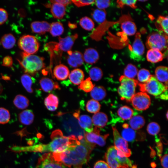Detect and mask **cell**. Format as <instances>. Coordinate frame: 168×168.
Masks as SVG:
<instances>
[{"mask_svg": "<svg viewBox=\"0 0 168 168\" xmlns=\"http://www.w3.org/2000/svg\"><path fill=\"white\" fill-rule=\"evenodd\" d=\"M96 145L86 142L81 135L65 151L52 153L54 158L66 166L72 168H82L88 162L90 154Z\"/></svg>", "mask_w": 168, "mask_h": 168, "instance_id": "obj_1", "label": "cell"}, {"mask_svg": "<svg viewBox=\"0 0 168 168\" xmlns=\"http://www.w3.org/2000/svg\"><path fill=\"white\" fill-rule=\"evenodd\" d=\"M51 141L47 144H40L35 147V152L60 153L66 150L74 143L77 138L74 135L68 137L63 135L62 131L57 129L54 130L51 135Z\"/></svg>", "mask_w": 168, "mask_h": 168, "instance_id": "obj_2", "label": "cell"}, {"mask_svg": "<svg viewBox=\"0 0 168 168\" xmlns=\"http://www.w3.org/2000/svg\"><path fill=\"white\" fill-rule=\"evenodd\" d=\"M109 168H133L131 161L113 146L109 147L105 155Z\"/></svg>", "mask_w": 168, "mask_h": 168, "instance_id": "obj_3", "label": "cell"}, {"mask_svg": "<svg viewBox=\"0 0 168 168\" xmlns=\"http://www.w3.org/2000/svg\"><path fill=\"white\" fill-rule=\"evenodd\" d=\"M21 55V59L17 60L25 74L34 76L45 67L43 57L23 52Z\"/></svg>", "mask_w": 168, "mask_h": 168, "instance_id": "obj_4", "label": "cell"}, {"mask_svg": "<svg viewBox=\"0 0 168 168\" xmlns=\"http://www.w3.org/2000/svg\"><path fill=\"white\" fill-rule=\"evenodd\" d=\"M120 84L118 89V93L122 100L130 102L135 94L136 87L138 84L137 80L128 78L124 75L119 78Z\"/></svg>", "mask_w": 168, "mask_h": 168, "instance_id": "obj_5", "label": "cell"}, {"mask_svg": "<svg viewBox=\"0 0 168 168\" xmlns=\"http://www.w3.org/2000/svg\"><path fill=\"white\" fill-rule=\"evenodd\" d=\"M146 44L149 49L167 51L168 35L159 30L153 32L148 36Z\"/></svg>", "mask_w": 168, "mask_h": 168, "instance_id": "obj_6", "label": "cell"}, {"mask_svg": "<svg viewBox=\"0 0 168 168\" xmlns=\"http://www.w3.org/2000/svg\"><path fill=\"white\" fill-rule=\"evenodd\" d=\"M140 90L157 97L167 90V87L159 81L154 75H152L148 80L144 83L138 84Z\"/></svg>", "mask_w": 168, "mask_h": 168, "instance_id": "obj_7", "label": "cell"}, {"mask_svg": "<svg viewBox=\"0 0 168 168\" xmlns=\"http://www.w3.org/2000/svg\"><path fill=\"white\" fill-rule=\"evenodd\" d=\"M18 44L19 48L23 52L29 54L35 53L38 50L40 44L37 39L34 36L25 35L19 39Z\"/></svg>", "mask_w": 168, "mask_h": 168, "instance_id": "obj_8", "label": "cell"}, {"mask_svg": "<svg viewBox=\"0 0 168 168\" xmlns=\"http://www.w3.org/2000/svg\"><path fill=\"white\" fill-rule=\"evenodd\" d=\"M36 168H70L55 160L52 153H45L38 159Z\"/></svg>", "mask_w": 168, "mask_h": 168, "instance_id": "obj_9", "label": "cell"}, {"mask_svg": "<svg viewBox=\"0 0 168 168\" xmlns=\"http://www.w3.org/2000/svg\"><path fill=\"white\" fill-rule=\"evenodd\" d=\"M130 102L133 108L138 111L146 110L151 104L149 96L147 93L142 92L135 93L132 98Z\"/></svg>", "mask_w": 168, "mask_h": 168, "instance_id": "obj_10", "label": "cell"}, {"mask_svg": "<svg viewBox=\"0 0 168 168\" xmlns=\"http://www.w3.org/2000/svg\"><path fill=\"white\" fill-rule=\"evenodd\" d=\"M100 133V130L95 127L93 128L92 131L85 133L84 137V139L88 143L103 147L105 144L106 140L109 135H101Z\"/></svg>", "mask_w": 168, "mask_h": 168, "instance_id": "obj_11", "label": "cell"}, {"mask_svg": "<svg viewBox=\"0 0 168 168\" xmlns=\"http://www.w3.org/2000/svg\"><path fill=\"white\" fill-rule=\"evenodd\" d=\"M113 131L114 146L120 152L126 156L129 157L131 154V152L128 148L127 142L120 135L116 128L112 127Z\"/></svg>", "mask_w": 168, "mask_h": 168, "instance_id": "obj_12", "label": "cell"}, {"mask_svg": "<svg viewBox=\"0 0 168 168\" xmlns=\"http://www.w3.org/2000/svg\"><path fill=\"white\" fill-rule=\"evenodd\" d=\"M130 49L131 57L137 61L141 60L142 56L144 53L145 47L141 40V35L139 32L136 33L132 46Z\"/></svg>", "mask_w": 168, "mask_h": 168, "instance_id": "obj_13", "label": "cell"}, {"mask_svg": "<svg viewBox=\"0 0 168 168\" xmlns=\"http://www.w3.org/2000/svg\"><path fill=\"white\" fill-rule=\"evenodd\" d=\"M78 35L75 34L64 38L59 37V43H58V48L61 50L68 52L71 50L75 41L77 38Z\"/></svg>", "mask_w": 168, "mask_h": 168, "instance_id": "obj_14", "label": "cell"}, {"mask_svg": "<svg viewBox=\"0 0 168 168\" xmlns=\"http://www.w3.org/2000/svg\"><path fill=\"white\" fill-rule=\"evenodd\" d=\"M68 55L67 58L68 64L73 68H77L82 65L84 62L83 55L77 51H68Z\"/></svg>", "mask_w": 168, "mask_h": 168, "instance_id": "obj_15", "label": "cell"}, {"mask_svg": "<svg viewBox=\"0 0 168 168\" xmlns=\"http://www.w3.org/2000/svg\"><path fill=\"white\" fill-rule=\"evenodd\" d=\"M73 116L77 119L80 126L86 132L89 133L92 131L94 128L92 119L90 116L86 114L80 116L78 111L74 113Z\"/></svg>", "mask_w": 168, "mask_h": 168, "instance_id": "obj_16", "label": "cell"}, {"mask_svg": "<svg viewBox=\"0 0 168 168\" xmlns=\"http://www.w3.org/2000/svg\"><path fill=\"white\" fill-rule=\"evenodd\" d=\"M39 84L41 89L46 92H51L54 90L60 89L58 82L47 77L41 78L39 81Z\"/></svg>", "mask_w": 168, "mask_h": 168, "instance_id": "obj_17", "label": "cell"}, {"mask_svg": "<svg viewBox=\"0 0 168 168\" xmlns=\"http://www.w3.org/2000/svg\"><path fill=\"white\" fill-rule=\"evenodd\" d=\"M50 24L45 21H35L31 23L30 26L32 31L40 35L44 34L49 31Z\"/></svg>", "mask_w": 168, "mask_h": 168, "instance_id": "obj_18", "label": "cell"}, {"mask_svg": "<svg viewBox=\"0 0 168 168\" xmlns=\"http://www.w3.org/2000/svg\"><path fill=\"white\" fill-rule=\"evenodd\" d=\"M69 71L68 68L63 64H59L56 66L53 70L54 77L58 80H66L68 77Z\"/></svg>", "mask_w": 168, "mask_h": 168, "instance_id": "obj_19", "label": "cell"}, {"mask_svg": "<svg viewBox=\"0 0 168 168\" xmlns=\"http://www.w3.org/2000/svg\"><path fill=\"white\" fill-rule=\"evenodd\" d=\"M99 58V54L97 50L91 48L86 49L83 55L84 61L90 64L96 63Z\"/></svg>", "mask_w": 168, "mask_h": 168, "instance_id": "obj_20", "label": "cell"}, {"mask_svg": "<svg viewBox=\"0 0 168 168\" xmlns=\"http://www.w3.org/2000/svg\"><path fill=\"white\" fill-rule=\"evenodd\" d=\"M93 124L97 128L104 127L108 121L107 115L102 112H98L95 114L92 118Z\"/></svg>", "mask_w": 168, "mask_h": 168, "instance_id": "obj_21", "label": "cell"}, {"mask_svg": "<svg viewBox=\"0 0 168 168\" xmlns=\"http://www.w3.org/2000/svg\"><path fill=\"white\" fill-rule=\"evenodd\" d=\"M34 114L32 110H26L20 113L18 115L19 122L22 124L28 125L33 122Z\"/></svg>", "mask_w": 168, "mask_h": 168, "instance_id": "obj_22", "label": "cell"}, {"mask_svg": "<svg viewBox=\"0 0 168 168\" xmlns=\"http://www.w3.org/2000/svg\"><path fill=\"white\" fill-rule=\"evenodd\" d=\"M51 6V12L55 18L61 19L66 13V6L57 3H53Z\"/></svg>", "mask_w": 168, "mask_h": 168, "instance_id": "obj_23", "label": "cell"}, {"mask_svg": "<svg viewBox=\"0 0 168 168\" xmlns=\"http://www.w3.org/2000/svg\"><path fill=\"white\" fill-rule=\"evenodd\" d=\"M84 74L83 71L79 68L75 69L72 71L69 75V78L73 84L79 85L83 80Z\"/></svg>", "mask_w": 168, "mask_h": 168, "instance_id": "obj_24", "label": "cell"}, {"mask_svg": "<svg viewBox=\"0 0 168 168\" xmlns=\"http://www.w3.org/2000/svg\"><path fill=\"white\" fill-rule=\"evenodd\" d=\"M146 57L148 62L156 63L162 60L164 56L160 51L156 49H150L148 50Z\"/></svg>", "mask_w": 168, "mask_h": 168, "instance_id": "obj_25", "label": "cell"}, {"mask_svg": "<svg viewBox=\"0 0 168 168\" xmlns=\"http://www.w3.org/2000/svg\"><path fill=\"white\" fill-rule=\"evenodd\" d=\"M168 68L164 66L157 67L155 70V77L160 82L165 83L168 86Z\"/></svg>", "mask_w": 168, "mask_h": 168, "instance_id": "obj_26", "label": "cell"}, {"mask_svg": "<svg viewBox=\"0 0 168 168\" xmlns=\"http://www.w3.org/2000/svg\"><path fill=\"white\" fill-rule=\"evenodd\" d=\"M59 100L55 95L49 94L45 99L44 104L47 109L50 111H54L58 107Z\"/></svg>", "mask_w": 168, "mask_h": 168, "instance_id": "obj_27", "label": "cell"}, {"mask_svg": "<svg viewBox=\"0 0 168 168\" xmlns=\"http://www.w3.org/2000/svg\"><path fill=\"white\" fill-rule=\"evenodd\" d=\"M90 92L91 96L93 99L97 101L103 100L106 95V90L102 86L94 87Z\"/></svg>", "mask_w": 168, "mask_h": 168, "instance_id": "obj_28", "label": "cell"}, {"mask_svg": "<svg viewBox=\"0 0 168 168\" xmlns=\"http://www.w3.org/2000/svg\"><path fill=\"white\" fill-rule=\"evenodd\" d=\"M145 123L144 117L140 115L133 116L129 121L131 128L134 130H138L142 128L145 125Z\"/></svg>", "mask_w": 168, "mask_h": 168, "instance_id": "obj_29", "label": "cell"}, {"mask_svg": "<svg viewBox=\"0 0 168 168\" xmlns=\"http://www.w3.org/2000/svg\"><path fill=\"white\" fill-rule=\"evenodd\" d=\"M13 103L15 106L19 109L24 110L29 104V100L27 97L22 95H17L14 98Z\"/></svg>", "mask_w": 168, "mask_h": 168, "instance_id": "obj_30", "label": "cell"}, {"mask_svg": "<svg viewBox=\"0 0 168 168\" xmlns=\"http://www.w3.org/2000/svg\"><path fill=\"white\" fill-rule=\"evenodd\" d=\"M121 28L123 32L128 35H134L137 29L135 23L130 21H126L121 23Z\"/></svg>", "mask_w": 168, "mask_h": 168, "instance_id": "obj_31", "label": "cell"}, {"mask_svg": "<svg viewBox=\"0 0 168 168\" xmlns=\"http://www.w3.org/2000/svg\"><path fill=\"white\" fill-rule=\"evenodd\" d=\"M122 131L121 136L127 142H132L138 140L137 132L128 127L124 128Z\"/></svg>", "mask_w": 168, "mask_h": 168, "instance_id": "obj_32", "label": "cell"}, {"mask_svg": "<svg viewBox=\"0 0 168 168\" xmlns=\"http://www.w3.org/2000/svg\"><path fill=\"white\" fill-rule=\"evenodd\" d=\"M133 109L126 105L120 107L117 111L118 116L123 120L130 119L133 116Z\"/></svg>", "mask_w": 168, "mask_h": 168, "instance_id": "obj_33", "label": "cell"}, {"mask_svg": "<svg viewBox=\"0 0 168 168\" xmlns=\"http://www.w3.org/2000/svg\"><path fill=\"white\" fill-rule=\"evenodd\" d=\"M168 16H159L155 23L156 28L159 31H162L167 35L168 32Z\"/></svg>", "mask_w": 168, "mask_h": 168, "instance_id": "obj_34", "label": "cell"}, {"mask_svg": "<svg viewBox=\"0 0 168 168\" xmlns=\"http://www.w3.org/2000/svg\"><path fill=\"white\" fill-rule=\"evenodd\" d=\"M2 44L3 47L6 49H10L14 46L16 42L15 37L11 34L4 35L2 37Z\"/></svg>", "mask_w": 168, "mask_h": 168, "instance_id": "obj_35", "label": "cell"}, {"mask_svg": "<svg viewBox=\"0 0 168 168\" xmlns=\"http://www.w3.org/2000/svg\"><path fill=\"white\" fill-rule=\"evenodd\" d=\"M49 32L54 37L59 36L64 32V27L63 24L59 22H52L50 24Z\"/></svg>", "mask_w": 168, "mask_h": 168, "instance_id": "obj_36", "label": "cell"}, {"mask_svg": "<svg viewBox=\"0 0 168 168\" xmlns=\"http://www.w3.org/2000/svg\"><path fill=\"white\" fill-rule=\"evenodd\" d=\"M21 84L26 90L29 93L33 92L32 88L33 80L31 76L25 74L22 75L21 77Z\"/></svg>", "mask_w": 168, "mask_h": 168, "instance_id": "obj_37", "label": "cell"}, {"mask_svg": "<svg viewBox=\"0 0 168 168\" xmlns=\"http://www.w3.org/2000/svg\"><path fill=\"white\" fill-rule=\"evenodd\" d=\"M91 15L95 21L98 23H102L105 20L106 12L105 10L95 9L92 10Z\"/></svg>", "mask_w": 168, "mask_h": 168, "instance_id": "obj_38", "label": "cell"}, {"mask_svg": "<svg viewBox=\"0 0 168 168\" xmlns=\"http://www.w3.org/2000/svg\"><path fill=\"white\" fill-rule=\"evenodd\" d=\"M101 105L98 101L94 99L89 100L86 105V109L89 112L96 114L99 112Z\"/></svg>", "mask_w": 168, "mask_h": 168, "instance_id": "obj_39", "label": "cell"}, {"mask_svg": "<svg viewBox=\"0 0 168 168\" xmlns=\"http://www.w3.org/2000/svg\"><path fill=\"white\" fill-rule=\"evenodd\" d=\"M138 70L134 65L129 63L128 64L124 71V76L130 79H133L137 75Z\"/></svg>", "mask_w": 168, "mask_h": 168, "instance_id": "obj_40", "label": "cell"}, {"mask_svg": "<svg viewBox=\"0 0 168 168\" xmlns=\"http://www.w3.org/2000/svg\"><path fill=\"white\" fill-rule=\"evenodd\" d=\"M79 24L82 28L88 31L92 30L95 26V24L93 20L87 16L82 18L80 20Z\"/></svg>", "mask_w": 168, "mask_h": 168, "instance_id": "obj_41", "label": "cell"}, {"mask_svg": "<svg viewBox=\"0 0 168 168\" xmlns=\"http://www.w3.org/2000/svg\"><path fill=\"white\" fill-rule=\"evenodd\" d=\"M91 79L95 81L100 80L103 75V72L99 68L94 67L91 68L89 72Z\"/></svg>", "mask_w": 168, "mask_h": 168, "instance_id": "obj_42", "label": "cell"}, {"mask_svg": "<svg viewBox=\"0 0 168 168\" xmlns=\"http://www.w3.org/2000/svg\"><path fill=\"white\" fill-rule=\"evenodd\" d=\"M137 78L140 83H144L147 82L151 76L149 71L146 69L140 70L137 73Z\"/></svg>", "mask_w": 168, "mask_h": 168, "instance_id": "obj_43", "label": "cell"}, {"mask_svg": "<svg viewBox=\"0 0 168 168\" xmlns=\"http://www.w3.org/2000/svg\"><path fill=\"white\" fill-rule=\"evenodd\" d=\"M95 86V84L93 83L91 78L88 77L80 84L78 88L86 92H89L91 91Z\"/></svg>", "mask_w": 168, "mask_h": 168, "instance_id": "obj_44", "label": "cell"}, {"mask_svg": "<svg viewBox=\"0 0 168 168\" xmlns=\"http://www.w3.org/2000/svg\"><path fill=\"white\" fill-rule=\"evenodd\" d=\"M147 130L148 133L152 135L158 134L160 131V127L159 124L155 122H151L147 125Z\"/></svg>", "mask_w": 168, "mask_h": 168, "instance_id": "obj_45", "label": "cell"}, {"mask_svg": "<svg viewBox=\"0 0 168 168\" xmlns=\"http://www.w3.org/2000/svg\"><path fill=\"white\" fill-rule=\"evenodd\" d=\"M10 119V114L8 110L3 107H0V124L8 123Z\"/></svg>", "mask_w": 168, "mask_h": 168, "instance_id": "obj_46", "label": "cell"}, {"mask_svg": "<svg viewBox=\"0 0 168 168\" xmlns=\"http://www.w3.org/2000/svg\"><path fill=\"white\" fill-rule=\"evenodd\" d=\"M137 1L136 0H118L117 1L118 7H123L125 5H127L130 7L133 8L137 7L136 3Z\"/></svg>", "mask_w": 168, "mask_h": 168, "instance_id": "obj_47", "label": "cell"}, {"mask_svg": "<svg viewBox=\"0 0 168 168\" xmlns=\"http://www.w3.org/2000/svg\"><path fill=\"white\" fill-rule=\"evenodd\" d=\"M110 0H95L94 3L98 9L105 10L110 5Z\"/></svg>", "mask_w": 168, "mask_h": 168, "instance_id": "obj_48", "label": "cell"}, {"mask_svg": "<svg viewBox=\"0 0 168 168\" xmlns=\"http://www.w3.org/2000/svg\"><path fill=\"white\" fill-rule=\"evenodd\" d=\"M77 7H80L89 5L94 3L95 0H72Z\"/></svg>", "mask_w": 168, "mask_h": 168, "instance_id": "obj_49", "label": "cell"}, {"mask_svg": "<svg viewBox=\"0 0 168 168\" xmlns=\"http://www.w3.org/2000/svg\"><path fill=\"white\" fill-rule=\"evenodd\" d=\"M8 13L4 9L0 8V25L4 23L8 18Z\"/></svg>", "mask_w": 168, "mask_h": 168, "instance_id": "obj_50", "label": "cell"}, {"mask_svg": "<svg viewBox=\"0 0 168 168\" xmlns=\"http://www.w3.org/2000/svg\"><path fill=\"white\" fill-rule=\"evenodd\" d=\"M12 63L13 60L12 57L7 56L3 58L2 65L5 67H10L12 66Z\"/></svg>", "mask_w": 168, "mask_h": 168, "instance_id": "obj_51", "label": "cell"}, {"mask_svg": "<svg viewBox=\"0 0 168 168\" xmlns=\"http://www.w3.org/2000/svg\"><path fill=\"white\" fill-rule=\"evenodd\" d=\"M94 168H109V167L106 162L100 160L95 163Z\"/></svg>", "mask_w": 168, "mask_h": 168, "instance_id": "obj_52", "label": "cell"}, {"mask_svg": "<svg viewBox=\"0 0 168 168\" xmlns=\"http://www.w3.org/2000/svg\"><path fill=\"white\" fill-rule=\"evenodd\" d=\"M161 163L164 168H168V155L165 154L161 159Z\"/></svg>", "mask_w": 168, "mask_h": 168, "instance_id": "obj_53", "label": "cell"}, {"mask_svg": "<svg viewBox=\"0 0 168 168\" xmlns=\"http://www.w3.org/2000/svg\"><path fill=\"white\" fill-rule=\"evenodd\" d=\"M50 1L51 3H57L63 5L65 6L71 4L72 2L71 1L67 0H51Z\"/></svg>", "mask_w": 168, "mask_h": 168, "instance_id": "obj_54", "label": "cell"}, {"mask_svg": "<svg viewBox=\"0 0 168 168\" xmlns=\"http://www.w3.org/2000/svg\"><path fill=\"white\" fill-rule=\"evenodd\" d=\"M157 97L162 100H167L168 99L167 90L164 92L161 95Z\"/></svg>", "mask_w": 168, "mask_h": 168, "instance_id": "obj_55", "label": "cell"}, {"mask_svg": "<svg viewBox=\"0 0 168 168\" xmlns=\"http://www.w3.org/2000/svg\"><path fill=\"white\" fill-rule=\"evenodd\" d=\"M3 90V89L2 85L0 82V95L2 93Z\"/></svg>", "mask_w": 168, "mask_h": 168, "instance_id": "obj_56", "label": "cell"}, {"mask_svg": "<svg viewBox=\"0 0 168 168\" xmlns=\"http://www.w3.org/2000/svg\"><path fill=\"white\" fill-rule=\"evenodd\" d=\"M168 111H167V112H166V118H167V119H168Z\"/></svg>", "mask_w": 168, "mask_h": 168, "instance_id": "obj_57", "label": "cell"}, {"mask_svg": "<svg viewBox=\"0 0 168 168\" xmlns=\"http://www.w3.org/2000/svg\"></svg>", "mask_w": 168, "mask_h": 168, "instance_id": "obj_58", "label": "cell"}]
</instances>
